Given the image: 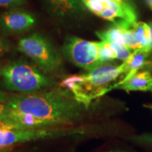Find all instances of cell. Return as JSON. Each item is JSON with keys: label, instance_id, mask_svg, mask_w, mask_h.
Segmentation results:
<instances>
[{"label": "cell", "instance_id": "4", "mask_svg": "<svg viewBox=\"0 0 152 152\" xmlns=\"http://www.w3.org/2000/svg\"><path fill=\"white\" fill-rule=\"evenodd\" d=\"M18 49L47 73H54L61 67L60 54L52 44L40 35L35 34L23 38L18 42Z\"/></svg>", "mask_w": 152, "mask_h": 152}, {"label": "cell", "instance_id": "8", "mask_svg": "<svg viewBox=\"0 0 152 152\" xmlns=\"http://www.w3.org/2000/svg\"><path fill=\"white\" fill-rule=\"evenodd\" d=\"M117 89L126 92L130 91H152V74L147 71H137L131 75Z\"/></svg>", "mask_w": 152, "mask_h": 152}, {"label": "cell", "instance_id": "10", "mask_svg": "<svg viewBox=\"0 0 152 152\" xmlns=\"http://www.w3.org/2000/svg\"><path fill=\"white\" fill-rule=\"evenodd\" d=\"M54 14L60 16H68L77 14L83 9L80 0H47Z\"/></svg>", "mask_w": 152, "mask_h": 152}, {"label": "cell", "instance_id": "3", "mask_svg": "<svg viewBox=\"0 0 152 152\" xmlns=\"http://www.w3.org/2000/svg\"><path fill=\"white\" fill-rule=\"evenodd\" d=\"M0 77L6 90L17 93H33L52 88L55 82L38 68L18 61L0 68Z\"/></svg>", "mask_w": 152, "mask_h": 152}, {"label": "cell", "instance_id": "6", "mask_svg": "<svg viewBox=\"0 0 152 152\" xmlns=\"http://www.w3.org/2000/svg\"><path fill=\"white\" fill-rule=\"evenodd\" d=\"M81 128H52L42 129H24L0 132V147H11L14 144L37 140L81 134Z\"/></svg>", "mask_w": 152, "mask_h": 152}, {"label": "cell", "instance_id": "12", "mask_svg": "<svg viewBox=\"0 0 152 152\" xmlns=\"http://www.w3.org/2000/svg\"><path fill=\"white\" fill-rule=\"evenodd\" d=\"M96 35L99 38H100L102 41L106 42H114L119 44H123V30L121 26H115L113 27L110 28L109 29L104 30V31L96 32Z\"/></svg>", "mask_w": 152, "mask_h": 152}, {"label": "cell", "instance_id": "5", "mask_svg": "<svg viewBox=\"0 0 152 152\" xmlns=\"http://www.w3.org/2000/svg\"><path fill=\"white\" fill-rule=\"evenodd\" d=\"M62 51L74 65L86 71L103 63L100 58V42L70 37L66 39Z\"/></svg>", "mask_w": 152, "mask_h": 152}, {"label": "cell", "instance_id": "1", "mask_svg": "<svg viewBox=\"0 0 152 152\" xmlns=\"http://www.w3.org/2000/svg\"><path fill=\"white\" fill-rule=\"evenodd\" d=\"M0 102L11 108L14 124L20 130L73 125L87 109L61 86L33 93L0 92Z\"/></svg>", "mask_w": 152, "mask_h": 152}, {"label": "cell", "instance_id": "17", "mask_svg": "<svg viewBox=\"0 0 152 152\" xmlns=\"http://www.w3.org/2000/svg\"><path fill=\"white\" fill-rule=\"evenodd\" d=\"M26 0H0V6L4 7H16L22 6Z\"/></svg>", "mask_w": 152, "mask_h": 152}, {"label": "cell", "instance_id": "18", "mask_svg": "<svg viewBox=\"0 0 152 152\" xmlns=\"http://www.w3.org/2000/svg\"><path fill=\"white\" fill-rule=\"evenodd\" d=\"M9 43L4 37L0 36V56L4 54L9 49Z\"/></svg>", "mask_w": 152, "mask_h": 152}, {"label": "cell", "instance_id": "21", "mask_svg": "<svg viewBox=\"0 0 152 152\" xmlns=\"http://www.w3.org/2000/svg\"><path fill=\"white\" fill-rule=\"evenodd\" d=\"M147 142H150V143H152V136H151V137H147Z\"/></svg>", "mask_w": 152, "mask_h": 152}, {"label": "cell", "instance_id": "14", "mask_svg": "<svg viewBox=\"0 0 152 152\" xmlns=\"http://www.w3.org/2000/svg\"><path fill=\"white\" fill-rule=\"evenodd\" d=\"M100 58L103 63L111 61L117 58L115 52L109 42H100Z\"/></svg>", "mask_w": 152, "mask_h": 152}, {"label": "cell", "instance_id": "19", "mask_svg": "<svg viewBox=\"0 0 152 152\" xmlns=\"http://www.w3.org/2000/svg\"><path fill=\"white\" fill-rule=\"evenodd\" d=\"M10 151V147H0V152H8Z\"/></svg>", "mask_w": 152, "mask_h": 152}, {"label": "cell", "instance_id": "15", "mask_svg": "<svg viewBox=\"0 0 152 152\" xmlns=\"http://www.w3.org/2000/svg\"><path fill=\"white\" fill-rule=\"evenodd\" d=\"M111 43L112 47H113L114 51L116 54L118 59L125 61L130 57L131 54L134 51L125 46L123 44H119L117 42H109Z\"/></svg>", "mask_w": 152, "mask_h": 152}, {"label": "cell", "instance_id": "20", "mask_svg": "<svg viewBox=\"0 0 152 152\" xmlns=\"http://www.w3.org/2000/svg\"><path fill=\"white\" fill-rule=\"evenodd\" d=\"M145 1L148 7H149V9L152 10V0H145Z\"/></svg>", "mask_w": 152, "mask_h": 152}, {"label": "cell", "instance_id": "13", "mask_svg": "<svg viewBox=\"0 0 152 152\" xmlns=\"http://www.w3.org/2000/svg\"><path fill=\"white\" fill-rule=\"evenodd\" d=\"M123 9L132 23H135L137 20V12L134 0H113Z\"/></svg>", "mask_w": 152, "mask_h": 152}, {"label": "cell", "instance_id": "16", "mask_svg": "<svg viewBox=\"0 0 152 152\" xmlns=\"http://www.w3.org/2000/svg\"><path fill=\"white\" fill-rule=\"evenodd\" d=\"M9 123V124L15 126L12 119V115H11L10 107L7 106V104L0 102V123Z\"/></svg>", "mask_w": 152, "mask_h": 152}, {"label": "cell", "instance_id": "22", "mask_svg": "<svg viewBox=\"0 0 152 152\" xmlns=\"http://www.w3.org/2000/svg\"><path fill=\"white\" fill-rule=\"evenodd\" d=\"M148 108H150V109H152V105H149V106H147Z\"/></svg>", "mask_w": 152, "mask_h": 152}, {"label": "cell", "instance_id": "2", "mask_svg": "<svg viewBox=\"0 0 152 152\" xmlns=\"http://www.w3.org/2000/svg\"><path fill=\"white\" fill-rule=\"evenodd\" d=\"M126 77L122 64L111 61L87 70L85 73L68 76L60 86L71 91L76 99L87 109L93 100L117 88Z\"/></svg>", "mask_w": 152, "mask_h": 152}, {"label": "cell", "instance_id": "7", "mask_svg": "<svg viewBox=\"0 0 152 152\" xmlns=\"http://www.w3.org/2000/svg\"><path fill=\"white\" fill-rule=\"evenodd\" d=\"M31 14L20 11H6L0 16V26L10 33H19L30 29L35 23Z\"/></svg>", "mask_w": 152, "mask_h": 152}, {"label": "cell", "instance_id": "11", "mask_svg": "<svg viewBox=\"0 0 152 152\" xmlns=\"http://www.w3.org/2000/svg\"><path fill=\"white\" fill-rule=\"evenodd\" d=\"M90 11L96 16L101 17L106 11L109 10L116 4L113 0H80Z\"/></svg>", "mask_w": 152, "mask_h": 152}, {"label": "cell", "instance_id": "9", "mask_svg": "<svg viewBox=\"0 0 152 152\" xmlns=\"http://www.w3.org/2000/svg\"><path fill=\"white\" fill-rule=\"evenodd\" d=\"M149 54V51L142 48L138 49L132 52L128 59L123 61L122 66L123 71L127 75L125 80L147 65Z\"/></svg>", "mask_w": 152, "mask_h": 152}]
</instances>
